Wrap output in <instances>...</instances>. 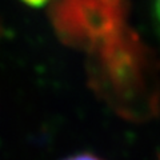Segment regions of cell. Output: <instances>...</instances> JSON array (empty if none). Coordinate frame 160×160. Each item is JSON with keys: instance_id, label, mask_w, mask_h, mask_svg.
I'll return each instance as SVG.
<instances>
[{"instance_id": "cell-3", "label": "cell", "mask_w": 160, "mask_h": 160, "mask_svg": "<svg viewBox=\"0 0 160 160\" xmlns=\"http://www.w3.org/2000/svg\"><path fill=\"white\" fill-rule=\"evenodd\" d=\"M63 160H103V159L96 156V155H93V153L82 152V153H76V155H72V156H68Z\"/></svg>"}, {"instance_id": "cell-1", "label": "cell", "mask_w": 160, "mask_h": 160, "mask_svg": "<svg viewBox=\"0 0 160 160\" xmlns=\"http://www.w3.org/2000/svg\"><path fill=\"white\" fill-rule=\"evenodd\" d=\"M151 60L126 27L88 52V84L122 116L140 119L152 109Z\"/></svg>"}, {"instance_id": "cell-2", "label": "cell", "mask_w": 160, "mask_h": 160, "mask_svg": "<svg viewBox=\"0 0 160 160\" xmlns=\"http://www.w3.org/2000/svg\"><path fill=\"white\" fill-rule=\"evenodd\" d=\"M127 0H51L48 15L63 44L89 52L126 28Z\"/></svg>"}, {"instance_id": "cell-5", "label": "cell", "mask_w": 160, "mask_h": 160, "mask_svg": "<svg viewBox=\"0 0 160 160\" xmlns=\"http://www.w3.org/2000/svg\"><path fill=\"white\" fill-rule=\"evenodd\" d=\"M24 4H27L28 7H32V8H40L46 4H49L51 0H22Z\"/></svg>"}, {"instance_id": "cell-4", "label": "cell", "mask_w": 160, "mask_h": 160, "mask_svg": "<svg viewBox=\"0 0 160 160\" xmlns=\"http://www.w3.org/2000/svg\"><path fill=\"white\" fill-rule=\"evenodd\" d=\"M153 20L155 26L158 28V32L160 35V0H153Z\"/></svg>"}]
</instances>
